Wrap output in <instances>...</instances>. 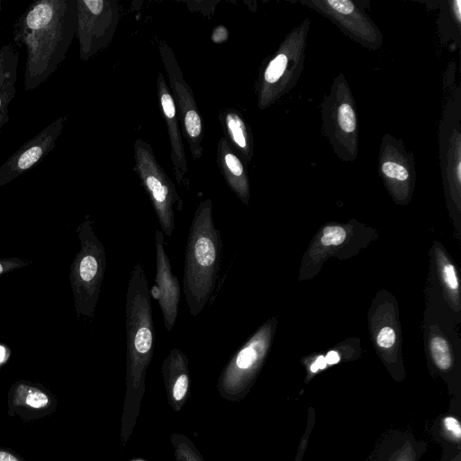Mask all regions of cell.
<instances>
[{
    "mask_svg": "<svg viewBox=\"0 0 461 461\" xmlns=\"http://www.w3.org/2000/svg\"><path fill=\"white\" fill-rule=\"evenodd\" d=\"M65 122V116L57 118L14 151L0 167V187L31 170L41 161L54 149Z\"/></svg>",
    "mask_w": 461,
    "mask_h": 461,
    "instance_id": "obj_12",
    "label": "cell"
},
{
    "mask_svg": "<svg viewBox=\"0 0 461 461\" xmlns=\"http://www.w3.org/2000/svg\"><path fill=\"white\" fill-rule=\"evenodd\" d=\"M347 232L340 226H327L324 228L321 242L324 246H338L346 240Z\"/></svg>",
    "mask_w": 461,
    "mask_h": 461,
    "instance_id": "obj_24",
    "label": "cell"
},
{
    "mask_svg": "<svg viewBox=\"0 0 461 461\" xmlns=\"http://www.w3.org/2000/svg\"><path fill=\"white\" fill-rule=\"evenodd\" d=\"M172 442L176 449V461H203L199 453L186 438L176 435V438H173Z\"/></svg>",
    "mask_w": 461,
    "mask_h": 461,
    "instance_id": "obj_23",
    "label": "cell"
},
{
    "mask_svg": "<svg viewBox=\"0 0 461 461\" xmlns=\"http://www.w3.org/2000/svg\"><path fill=\"white\" fill-rule=\"evenodd\" d=\"M0 461H25L16 453L8 448L0 447Z\"/></svg>",
    "mask_w": 461,
    "mask_h": 461,
    "instance_id": "obj_30",
    "label": "cell"
},
{
    "mask_svg": "<svg viewBox=\"0 0 461 461\" xmlns=\"http://www.w3.org/2000/svg\"><path fill=\"white\" fill-rule=\"evenodd\" d=\"M2 11V1L0 0V13Z\"/></svg>",
    "mask_w": 461,
    "mask_h": 461,
    "instance_id": "obj_35",
    "label": "cell"
},
{
    "mask_svg": "<svg viewBox=\"0 0 461 461\" xmlns=\"http://www.w3.org/2000/svg\"><path fill=\"white\" fill-rule=\"evenodd\" d=\"M271 324L266 323L231 357L218 381L219 391L228 399L243 396L252 384L267 353Z\"/></svg>",
    "mask_w": 461,
    "mask_h": 461,
    "instance_id": "obj_8",
    "label": "cell"
},
{
    "mask_svg": "<svg viewBox=\"0 0 461 461\" xmlns=\"http://www.w3.org/2000/svg\"><path fill=\"white\" fill-rule=\"evenodd\" d=\"M19 51L14 44L0 49V134L9 121V105L16 93Z\"/></svg>",
    "mask_w": 461,
    "mask_h": 461,
    "instance_id": "obj_19",
    "label": "cell"
},
{
    "mask_svg": "<svg viewBox=\"0 0 461 461\" xmlns=\"http://www.w3.org/2000/svg\"><path fill=\"white\" fill-rule=\"evenodd\" d=\"M76 232L80 249L70 267L69 282L77 315L92 319L105 272V249L95 232L89 214L85 216Z\"/></svg>",
    "mask_w": 461,
    "mask_h": 461,
    "instance_id": "obj_4",
    "label": "cell"
},
{
    "mask_svg": "<svg viewBox=\"0 0 461 461\" xmlns=\"http://www.w3.org/2000/svg\"><path fill=\"white\" fill-rule=\"evenodd\" d=\"M155 249L156 276L149 293L158 303L166 330L171 331L179 310L180 285L172 272L170 259L165 250L164 234L159 230L155 234Z\"/></svg>",
    "mask_w": 461,
    "mask_h": 461,
    "instance_id": "obj_13",
    "label": "cell"
},
{
    "mask_svg": "<svg viewBox=\"0 0 461 461\" xmlns=\"http://www.w3.org/2000/svg\"><path fill=\"white\" fill-rule=\"evenodd\" d=\"M327 363L325 360V357L322 356H320L311 366V371L312 373H316L319 369H322L326 366Z\"/></svg>",
    "mask_w": 461,
    "mask_h": 461,
    "instance_id": "obj_32",
    "label": "cell"
},
{
    "mask_svg": "<svg viewBox=\"0 0 461 461\" xmlns=\"http://www.w3.org/2000/svg\"><path fill=\"white\" fill-rule=\"evenodd\" d=\"M11 354L10 348L3 343H0V365L5 364L9 359Z\"/></svg>",
    "mask_w": 461,
    "mask_h": 461,
    "instance_id": "obj_31",
    "label": "cell"
},
{
    "mask_svg": "<svg viewBox=\"0 0 461 461\" xmlns=\"http://www.w3.org/2000/svg\"><path fill=\"white\" fill-rule=\"evenodd\" d=\"M429 348L437 367L442 371L448 370L452 366V356L447 340L436 336L431 339Z\"/></svg>",
    "mask_w": 461,
    "mask_h": 461,
    "instance_id": "obj_22",
    "label": "cell"
},
{
    "mask_svg": "<svg viewBox=\"0 0 461 461\" xmlns=\"http://www.w3.org/2000/svg\"><path fill=\"white\" fill-rule=\"evenodd\" d=\"M395 339V331L391 327H384L380 330L376 341L381 348H389L394 344Z\"/></svg>",
    "mask_w": 461,
    "mask_h": 461,
    "instance_id": "obj_27",
    "label": "cell"
},
{
    "mask_svg": "<svg viewBox=\"0 0 461 461\" xmlns=\"http://www.w3.org/2000/svg\"><path fill=\"white\" fill-rule=\"evenodd\" d=\"M161 60L167 74L171 95L175 102L178 120H180L184 137L185 138L192 157L194 160L203 155V127L195 103L194 93L185 81L177 59L166 42L158 44Z\"/></svg>",
    "mask_w": 461,
    "mask_h": 461,
    "instance_id": "obj_10",
    "label": "cell"
},
{
    "mask_svg": "<svg viewBox=\"0 0 461 461\" xmlns=\"http://www.w3.org/2000/svg\"><path fill=\"white\" fill-rule=\"evenodd\" d=\"M303 4L330 18L365 47L377 50L382 45L381 32L357 3L350 0H311Z\"/></svg>",
    "mask_w": 461,
    "mask_h": 461,
    "instance_id": "obj_11",
    "label": "cell"
},
{
    "mask_svg": "<svg viewBox=\"0 0 461 461\" xmlns=\"http://www.w3.org/2000/svg\"><path fill=\"white\" fill-rule=\"evenodd\" d=\"M379 169L390 185H410L414 176L412 156L396 139L386 135L381 145Z\"/></svg>",
    "mask_w": 461,
    "mask_h": 461,
    "instance_id": "obj_17",
    "label": "cell"
},
{
    "mask_svg": "<svg viewBox=\"0 0 461 461\" xmlns=\"http://www.w3.org/2000/svg\"><path fill=\"white\" fill-rule=\"evenodd\" d=\"M313 421H314L313 416L311 417L309 414L308 420H307V427H306L303 436L301 438L300 445L298 447V452H297L294 461H302L303 460L305 449L308 445L309 437H310V434H311V431H312V429L313 426Z\"/></svg>",
    "mask_w": 461,
    "mask_h": 461,
    "instance_id": "obj_29",
    "label": "cell"
},
{
    "mask_svg": "<svg viewBox=\"0 0 461 461\" xmlns=\"http://www.w3.org/2000/svg\"><path fill=\"white\" fill-rule=\"evenodd\" d=\"M219 119L230 146L240 155L241 161L248 165L253 158L254 141L242 115L238 111L229 108L220 113Z\"/></svg>",
    "mask_w": 461,
    "mask_h": 461,
    "instance_id": "obj_20",
    "label": "cell"
},
{
    "mask_svg": "<svg viewBox=\"0 0 461 461\" xmlns=\"http://www.w3.org/2000/svg\"><path fill=\"white\" fill-rule=\"evenodd\" d=\"M309 20L294 28L265 67L257 84L258 106L264 110L296 83L303 65Z\"/></svg>",
    "mask_w": 461,
    "mask_h": 461,
    "instance_id": "obj_5",
    "label": "cell"
},
{
    "mask_svg": "<svg viewBox=\"0 0 461 461\" xmlns=\"http://www.w3.org/2000/svg\"><path fill=\"white\" fill-rule=\"evenodd\" d=\"M157 95L168 132L174 175L180 186L187 187L189 185L188 167L183 138L178 126V116L171 92L161 72L158 74Z\"/></svg>",
    "mask_w": 461,
    "mask_h": 461,
    "instance_id": "obj_16",
    "label": "cell"
},
{
    "mask_svg": "<svg viewBox=\"0 0 461 461\" xmlns=\"http://www.w3.org/2000/svg\"><path fill=\"white\" fill-rule=\"evenodd\" d=\"M216 160L230 190L246 205L249 201V180L244 163L234 152L225 137L217 144Z\"/></svg>",
    "mask_w": 461,
    "mask_h": 461,
    "instance_id": "obj_18",
    "label": "cell"
},
{
    "mask_svg": "<svg viewBox=\"0 0 461 461\" xmlns=\"http://www.w3.org/2000/svg\"><path fill=\"white\" fill-rule=\"evenodd\" d=\"M439 152L441 167L447 180L457 188L461 181V130H460V91L456 89L454 101L445 109L440 126Z\"/></svg>",
    "mask_w": 461,
    "mask_h": 461,
    "instance_id": "obj_15",
    "label": "cell"
},
{
    "mask_svg": "<svg viewBox=\"0 0 461 461\" xmlns=\"http://www.w3.org/2000/svg\"><path fill=\"white\" fill-rule=\"evenodd\" d=\"M126 400H140L154 353L155 327L148 279L140 262L130 275L126 292Z\"/></svg>",
    "mask_w": 461,
    "mask_h": 461,
    "instance_id": "obj_3",
    "label": "cell"
},
{
    "mask_svg": "<svg viewBox=\"0 0 461 461\" xmlns=\"http://www.w3.org/2000/svg\"><path fill=\"white\" fill-rule=\"evenodd\" d=\"M76 5L79 57L86 61L111 42L120 7L114 0H76Z\"/></svg>",
    "mask_w": 461,
    "mask_h": 461,
    "instance_id": "obj_9",
    "label": "cell"
},
{
    "mask_svg": "<svg viewBox=\"0 0 461 461\" xmlns=\"http://www.w3.org/2000/svg\"><path fill=\"white\" fill-rule=\"evenodd\" d=\"M162 374L167 392L176 402H181L189 387L188 361L185 352L174 348L162 364Z\"/></svg>",
    "mask_w": 461,
    "mask_h": 461,
    "instance_id": "obj_21",
    "label": "cell"
},
{
    "mask_svg": "<svg viewBox=\"0 0 461 461\" xmlns=\"http://www.w3.org/2000/svg\"><path fill=\"white\" fill-rule=\"evenodd\" d=\"M327 364L332 365L339 361V357L336 351H330L325 357Z\"/></svg>",
    "mask_w": 461,
    "mask_h": 461,
    "instance_id": "obj_33",
    "label": "cell"
},
{
    "mask_svg": "<svg viewBox=\"0 0 461 461\" xmlns=\"http://www.w3.org/2000/svg\"><path fill=\"white\" fill-rule=\"evenodd\" d=\"M31 263V260L18 257L2 258H0V276L26 267Z\"/></svg>",
    "mask_w": 461,
    "mask_h": 461,
    "instance_id": "obj_25",
    "label": "cell"
},
{
    "mask_svg": "<svg viewBox=\"0 0 461 461\" xmlns=\"http://www.w3.org/2000/svg\"><path fill=\"white\" fill-rule=\"evenodd\" d=\"M57 406L55 397L37 383L20 380L12 384L7 394V414L29 421L44 418Z\"/></svg>",
    "mask_w": 461,
    "mask_h": 461,
    "instance_id": "obj_14",
    "label": "cell"
},
{
    "mask_svg": "<svg viewBox=\"0 0 461 461\" xmlns=\"http://www.w3.org/2000/svg\"><path fill=\"white\" fill-rule=\"evenodd\" d=\"M443 278L449 289L457 291L458 281L456 269L452 264H446L443 267Z\"/></svg>",
    "mask_w": 461,
    "mask_h": 461,
    "instance_id": "obj_28",
    "label": "cell"
},
{
    "mask_svg": "<svg viewBox=\"0 0 461 461\" xmlns=\"http://www.w3.org/2000/svg\"><path fill=\"white\" fill-rule=\"evenodd\" d=\"M76 0L33 1L17 18L14 45L24 48L23 86L33 90L59 68L77 34Z\"/></svg>",
    "mask_w": 461,
    "mask_h": 461,
    "instance_id": "obj_1",
    "label": "cell"
},
{
    "mask_svg": "<svg viewBox=\"0 0 461 461\" xmlns=\"http://www.w3.org/2000/svg\"><path fill=\"white\" fill-rule=\"evenodd\" d=\"M324 134L337 156L346 161L357 158L358 130L355 101L348 85L340 74L331 86L322 105Z\"/></svg>",
    "mask_w": 461,
    "mask_h": 461,
    "instance_id": "obj_7",
    "label": "cell"
},
{
    "mask_svg": "<svg viewBox=\"0 0 461 461\" xmlns=\"http://www.w3.org/2000/svg\"><path fill=\"white\" fill-rule=\"evenodd\" d=\"M443 428L451 438L456 441L461 438V426L459 420L455 416H446L443 419Z\"/></svg>",
    "mask_w": 461,
    "mask_h": 461,
    "instance_id": "obj_26",
    "label": "cell"
},
{
    "mask_svg": "<svg viewBox=\"0 0 461 461\" xmlns=\"http://www.w3.org/2000/svg\"><path fill=\"white\" fill-rule=\"evenodd\" d=\"M133 152L134 170L152 203L162 233L170 236L175 229L174 209L176 206L180 211L183 201L149 142L135 140Z\"/></svg>",
    "mask_w": 461,
    "mask_h": 461,
    "instance_id": "obj_6",
    "label": "cell"
},
{
    "mask_svg": "<svg viewBox=\"0 0 461 461\" xmlns=\"http://www.w3.org/2000/svg\"><path fill=\"white\" fill-rule=\"evenodd\" d=\"M222 241L212 217V202L197 206L185 252L183 292L192 316H197L214 292L221 266Z\"/></svg>",
    "mask_w": 461,
    "mask_h": 461,
    "instance_id": "obj_2",
    "label": "cell"
},
{
    "mask_svg": "<svg viewBox=\"0 0 461 461\" xmlns=\"http://www.w3.org/2000/svg\"><path fill=\"white\" fill-rule=\"evenodd\" d=\"M394 461H414L411 456V454L409 453H404V454H402L400 456H399V459L398 460H394Z\"/></svg>",
    "mask_w": 461,
    "mask_h": 461,
    "instance_id": "obj_34",
    "label": "cell"
}]
</instances>
